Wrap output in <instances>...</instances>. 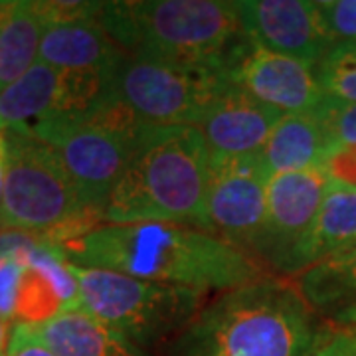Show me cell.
<instances>
[{
	"mask_svg": "<svg viewBox=\"0 0 356 356\" xmlns=\"http://www.w3.org/2000/svg\"><path fill=\"white\" fill-rule=\"evenodd\" d=\"M50 245L74 266L202 293L228 291L266 277L254 255L210 229L192 226L103 224Z\"/></svg>",
	"mask_w": 356,
	"mask_h": 356,
	"instance_id": "cell-1",
	"label": "cell"
},
{
	"mask_svg": "<svg viewBox=\"0 0 356 356\" xmlns=\"http://www.w3.org/2000/svg\"><path fill=\"white\" fill-rule=\"evenodd\" d=\"M212 154L202 131L143 123L127 166L103 206L105 224H177L210 229Z\"/></svg>",
	"mask_w": 356,
	"mask_h": 356,
	"instance_id": "cell-2",
	"label": "cell"
},
{
	"mask_svg": "<svg viewBox=\"0 0 356 356\" xmlns=\"http://www.w3.org/2000/svg\"><path fill=\"white\" fill-rule=\"evenodd\" d=\"M317 318L295 283L261 277L208 299L156 356H307Z\"/></svg>",
	"mask_w": 356,
	"mask_h": 356,
	"instance_id": "cell-3",
	"label": "cell"
},
{
	"mask_svg": "<svg viewBox=\"0 0 356 356\" xmlns=\"http://www.w3.org/2000/svg\"><path fill=\"white\" fill-rule=\"evenodd\" d=\"M97 22L129 58L234 72L254 46L243 34L236 2L115 0Z\"/></svg>",
	"mask_w": 356,
	"mask_h": 356,
	"instance_id": "cell-4",
	"label": "cell"
},
{
	"mask_svg": "<svg viewBox=\"0 0 356 356\" xmlns=\"http://www.w3.org/2000/svg\"><path fill=\"white\" fill-rule=\"evenodd\" d=\"M79 309L131 343L154 353L206 305L208 293L67 264Z\"/></svg>",
	"mask_w": 356,
	"mask_h": 356,
	"instance_id": "cell-5",
	"label": "cell"
},
{
	"mask_svg": "<svg viewBox=\"0 0 356 356\" xmlns=\"http://www.w3.org/2000/svg\"><path fill=\"white\" fill-rule=\"evenodd\" d=\"M4 135L0 229L28 236L50 234L88 216V208L54 147L22 127L6 129Z\"/></svg>",
	"mask_w": 356,
	"mask_h": 356,
	"instance_id": "cell-6",
	"label": "cell"
},
{
	"mask_svg": "<svg viewBox=\"0 0 356 356\" xmlns=\"http://www.w3.org/2000/svg\"><path fill=\"white\" fill-rule=\"evenodd\" d=\"M140 125L115 99L83 119L44 117L22 129L58 151L88 212L102 216L103 206L127 166Z\"/></svg>",
	"mask_w": 356,
	"mask_h": 356,
	"instance_id": "cell-7",
	"label": "cell"
},
{
	"mask_svg": "<svg viewBox=\"0 0 356 356\" xmlns=\"http://www.w3.org/2000/svg\"><path fill=\"white\" fill-rule=\"evenodd\" d=\"M113 88L140 123L198 127L234 81L222 70L125 56L115 70Z\"/></svg>",
	"mask_w": 356,
	"mask_h": 356,
	"instance_id": "cell-8",
	"label": "cell"
},
{
	"mask_svg": "<svg viewBox=\"0 0 356 356\" xmlns=\"http://www.w3.org/2000/svg\"><path fill=\"white\" fill-rule=\"evenodd\" d=\"M267 182L269 177L259 154L212 156L208 192L210 232L254 255L266 222Z\"/></svg>",
	"mask_w": 356,
	"mask_h": 356,
	"instance_id": "cell-9",
	"label": "cell"
},
{
	"mask_svg": "<svg viewBox=\"0 0 356 356\" xmlns=\"http://www.w3.org/2000/svg\"><path fill=\"white\" fill-rule=\"evenodd\" d=\"M243 34L273 54L318 64L332 48L317 0H236Z\"/></svg>",
	"mask_w": 356,
	"mask_h": 356,
	"instance_id": "cell-10",
	"label": "cell"
},
{
	"mask_svg": "<svg viewBox=\"0 0 356 356\" xmlns=\"http://www.w3.org/2000/svg\"><path fill=\"white\" fill-rule=\"evenodd\" d=\"M332 180L325 170L283 172L267 182L264 229L254 255L280 271L283 259L301 240L321 210Z\"/></svg>",
	"mask_w": 356,
	"mask_h": 356,
	"instance_id": "cell-11",
	"label": "cell"
},
{
	"mask_svg": "<svg viewBox=\"0 0 356 356\" xmlns=\"http://www.w3.org/2000/svg\"><path fill=\"white\" fill-rule=\"evenodd\" d=\"M234 86L283 115L313 113L325 102L317 64L252 46L232 72Z\"/></svg>",
	"mask_w": 356,
	"mask_h": 356,
	"instance_id": "cell-12",
	"label": "cell"
},
{
	"mask_svg": "<svg viewBox=\"0 0 356 356\" xmlns=\"http://www.w3.org/2000/svg\"><path fill=\"white\" fill-rule=\"evenodd\" d=\"M285 115L254 99L238 86L212 107L198 125L212 156L259 154Z\"/></svg>",
	"mask_w": 356,
	"mask_h": 356,
	"instance_id": "cell-13",
	"label": "cell"
},
{
	"mask_svg": "<svg viewBox=\"0 0 356 356\" xmlns=\"http://www.w3.org/2000/svg\"><path fill=\"white\" fill-rule=\"evenodd\" d=\"M350 248H356V188L332 182L313 224L283 259L280 273L299 275Z\"/></svg>",
	"mask_w": 356,
	"mask_h": 356,
	"instance_id": "cell-14",
	"label": "cell"
},
{
	"mask_svg": "<svg viewBox=\"0 0 356 356\" xmlns=\"http://www.w3.org/2000/svg\"><path fill=\"white\" fill-rule=\"evenodd\" d=\"M26 327L54 356H153L81 309H70L50 321Z\"/></svg>",
	"mask_w": 356,
	"mask_h": 356,
	"instance_id": "cell-15",
	"label": "cell"
},
{
	"mask_svg": "<svg viewBox=\"0 0 356 356\" xmlns=\"http://www.w3.org/2000/svg\"><path fill=\"white\" fill-rule=\"evenodd\" d=\"M123 60L125 54L105 34L97 20L44 28L38 62L60 72H113Z\"/></svg>",
	"mask_w": 356,
	"mask_h": 356,
	"instance_id": "cell-16",
	"label": "cell"
},
{
	"mask_svg": "<svg viewBox=\"0 0 356 356\" xmlns=\"http://www.w3.org/2000/svg\"><path fill=\"white\" fill-rule=\"evenodd\" d=\"M295 287L318 318L337 329H356V248L307 267Z\"/></svg>",
	"mask_w": 356,
	"mask_h": 356,
	"instance_id": "cell-17",
	"label": "cell"
},
{
	"mask_svg": "<svg viewBox=\"0 0 356 356\" xmlns=\"http://www.w3.org/2000/svg\"><path fill=\"white\" fill-rule=\"evenodd\" d=\"M334 151L331 137L317 113L285 115L261 149L267 177L301 170H325Z\"/></svg>",
	"mask_w": 356,
	"mask_h": 356,
	"instance_id": "cell-18",
	"label": "cell"
},
{
	"mask_svg": "<svg viewBox=\"0 0 356 356\" xmlns=\"http://www.w3.org/2000/svg\"><path fill=\"white\" fill-rule=\"evenodd\" d=\"M62 86V72L36 62L18 81L0 93V131L28 127L51 113Z\"/></svg>",
	"mask_w": 356,
	"mask_h": 356,
	"instance_id": "cell-19",
	"label": "cell"
},
{
	"mask_svg": "<svg viewBox=\"0 0 356 356\" xmlns=\"http://www.w3.org/2000/svg\"><path fill=\"white\" fill-rule=\"evenodd\" d=\"M44 28L32 0L14 2L0 26V93L38 62Z\"/></svg>",
	"mask_w": 356,
	"mask_h": 356,
	"instance_id": "cell-20",
	"label": "cell"
},
{
	"mask_svg": "<svg viewBox=\"0 0 356 356\" xmlns=\"http://www.w3.org/2000/svg\"><path fill=\"white\" fill-rule=\"evenodd\" d=\"M317 76L327 99L356 103V42L334 44L317 64Z\"/></svg>",
	"mask_w": 356,
	"mask_h": 356,
	"instance_id": "cell-21",
	"label": "cell"
},
{
	"mask_svg": "<svg viewBox=\"0 0 356 356\" xmlns=\"http://www.w3.org/2000/svg\"><path fill=\"white\" fill-rule=\"evenodd\" d=\"M315 113L323 121L334 149L356 147V103H339L325 97Z\"/></svg>",
	"mask_w": 356,
	"mask_h": 356,
	"instance_id": "cell-22",
	"label": "cell"
},
{
	"mask_svg": "<svg viewBox=\"0 0 356 356\" xmlns=\"http://www.w3.org/2000/svg\"><path fill=\"white\" fill-rule=\"evenodd\" d=\"M318 14L332 46L356 42V0H318Z\"/></svg>",
	"mask_w": 356,
	"mask_h": 356,
	"instance_id": "cell-23",
	"label": "cell"
},
{
	"mask_svg": "<svg viewBox=\"0 0 356 356\" xmlns=\"http://www.w3.org/2000/svg\"><path fill=\"white\" fill-rule=\"evenodd\" d=\"M32 4L46 26L97 20L103 8V2L86 0H34Z\"/></svg>",
	"mask_w": 356,
	"mask_h": 356,
	"instance_id": "cell-24",
	"label": "cell"
},
{
	"mask_svg": "<svg viewBox=\"0 0 356 356\" xmlns=\"http://www.w3.org/2000/svg\"><path fill=\"white\" fill-rule=\"evenodd\" d=\"M307 356H356V329L325 327Z\"/></svg>",
	"mask_w": 356,
	"mask_h": 356,
	"instance_id": "cell-25",
	"label": "cell"
},
{
	"mask_svg": "<svg viewBox=\"0 0 356 356\" xmlns=\"http://www.w3.org/2000/svg\"><path fill=\"white\" fill-rule=\"evenodd\" d=\"M325 172L332 182L356 188V147H337L327 161Z\"/></svg>",
	"mask_w": 356,
	"mask_h": 356,
	"instance_id": "cell-26",
	"label": "cell"
},
{
	"mask_svg": "<svg viewBox=\"0 0 356 356\" xmlns=\"http://www.w3.org/2000/svg\"><path fill=\"white\" fill-rule=\"evenodd\" d=\"M6 356H54L30 334L26 325H14L8 334Z\"/></svg>",
	"mask_w": 356,
	"mask_h": 356,
	"instance_id": "cell-27",
	"label": "cell"
},
{
	"mask_svg": "<svg viewBox=\"0 0 356 356\" xmlns=\"http://www.w3.org/2000/svg\"><path fill=\"white\" fill-rule=\"evenodd\" d=\"M4 163H6V135L4 131H0V172L4 170Z\"/></svg>",
	"mask_w": 356,
	"mask_h": 356,
	"instance_id": "cell-28",
	"label": "cell"
},
{
	"mask_svg": "<svg viewBox=\"0 0 356 356\" xmlns=\"http://www.w3.org/2000/svg\"><path fill=\"white\" fill-rule=\"evenodd\" d=\"M6 346H8V337H6V323L0 321V355L6 353Z\"/></svg>",
	"mask_w": 356,
	"mask_h": 356,
	"instance_id": "cell-29",
	"label": "cell"
},
{
	"mask_svg": "<svg viewBox=\"0 0 356 356\" xmlns=\"http://www.w3.org/2000/svg\"><path fill=\"white\" fill-rule=\"evenodd\" d=\"M13 4L14 2H4V0H0V26L4 22V18L8 16V13H10Z\"/></svg>",
	"mask_w": 356,
	"mask_h": 356,
	"instance_id": "cell-30",
	"label": "cell"
},
{
	"mask_svg": "<svg viewBox=\"0 0 356 356\" xmlns=\"http://www.w3.org/2000/svg\"><path fill=\"white\" fill-rule=\"evenodd\" d=\"M2 175H4V170L0 172V200H2Z\"/></svg>",
	"mask_w": 356,
	"mask_h": 356,
	"instance_id": "cell-31",
	"label": "cell"
},
{
	"mask_svg": "<svg viewBox=\"0 0 356 356\" xmlns=\"http://www.w3.org/2000/svg\"><path fill=\"white\" fill-rule=\"evenodd\" d=\"M0 356H6V353H4V355H0Z\"/></svg>",
	"mask_w": 356,
	"mask_h": 356,
	"instance_id": "cell-32",
	"label": "cell"
}]
</instances>
